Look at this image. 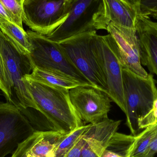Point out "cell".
I'll use <instances>...</instances> for the list:
<instances>
[{"instance_id":"obj_1","label":"cell","mask_w":157,"mask_h":157,"mask_svg":"<svg viewBox=\"0 0 157 157\" xmlns=\"http://www.w3.org/2000/svg\"><path fill=\"white\" fill-rule=\"evenodd\" d=\"M122 72L126 124L131 135L136 136L142 129L157 124L154 114L157 88L151 74L141 77L124 68Z\"/></svg>"},{"instance_id":"obj_2","label":"cell","mask_w":157,"mask_h":157,"mask_svg":"<svg viewBox=\"0 0 157 157\" xmlns=\"http://www.w3.org/2000/svg\"><path fill=\"white\" fill-rule=\"evenodd\" d=\"M40 112L56 131L68 134L85 125L71 102L69 90L51 86L25 77L23 79Z\"/></svg>"},{"instance_id":"obj_3","label":"cell","mask_w":157,"mask_h":157,"mask_svg":"<svg viewBox=\"0 0 157 157\" xmlns=\"http://www.w3.org/2000/svg\"><path fill=\"white\" fill-rule=\"evenodd\" d=\"M26 32L31 45L29 55L33 69L66 76L94 86L74 64L59 43L32 30Z\"/></svg>"},{"instance_id":"obj_4","label":"cell","mask_w":157,"mask_h":157,"mask_svg":"<svg viewBox=\"0 0 157 157\" xmlns=\"http://www.w3.org/2000/svg\"><path fill=\"white\" fill-rule=\"evenodd\" d=\"M0 52L12 87L11 103L21 111L28 108L38 111L28 88L23 81L33 70L29 55L23 52L1 29Z\"/></svg>"},{"instance_id":"obj_5","label":"cell","mask_w":157,"mask_h":157,"mask_svg":"<svg viewBox=\"0 0 157 157\" xmlns=\"http://www.w3.org/2000/svg\"><path fill=\"white\" fill-rule=\"evenodd\" d=\"M109 23L105 15L102 0H74L66 20L46 36L60 43L79 34L106 30Z\"/></svg>"},{"instance_id":"obj_6","label":"cell","mask_w":157,"mask_h":157,"mask_svg":"<svg viewBox=\"0 0 157 157\" xmlns=\"http://www.w3.org/2000/svg\"><path fill=\"white\" fill-rule=\"evenodd\" d=\"M74 1L24 0L22 5L23 22L32 31L48 36L66 20Z\"/></svg>"},{"instance_id":"obj_7","label":"cell","mask_w":157,"mask_h":157,"mask_svg":"<svg viewBox=\"0 0 157 157\" xmlns=\"http://www.w3.org/2000/svg\"><path fill=\"white\" fill-rule=\"evenodd\" d=\"M96 32L79 34L59 44L74 64L92 85L108 93L106 80L91 47Z\"/></svg>"},{"instance_id":"obj_8","label":"cell","mask_w":157,"mask_h":157,"mask_svg":"<svg viewBox=\"0 0 157 157\" xmlns=\"http://www.w3.org/2000/svg\"><path fill=\"white\" fill-rule=\"evenodd\" d=\"M91 47L104 76L108 94L124 113L126 105L124 93L122 63L115 52L108 44L105 36L95 33Z\"/></svg>"},{"instance_id":"obj_9","label":"cell","mask_w":157,"mask_h":157,"mask_svg":"<svg viewBox=\"0 0 157 157\" xmlns=\"http://www.w3.org/2000/svg\"><path fill=\"white\" fill-rule=\"evenodd\" d=\"M36 132L15 105L0 103V157L13 154L19 145Z\"/></svg>"},{"instance_id":"obj_10","label":"cell","mask_w":157,"mask_h":157,"mask_svg":"<svg viewBox=\"0 0 157 157\" xmlns=\"http://www.w3.org/2000/svg\"><path fill=\"white\" fill-rule=\"evenodd\" d=\"M71 102L85 125L108 119L112 101L108 93L92 86H78L69 90Z\"/></svg>"},{"instance_id":"obj_11","label":"cell","mask_w":157,"mask_h":157,"mask_svg":"<svg viewBox=\"0 0 157 157\" xmlns=\"http://www.w3.org/2000/svg\"><path fill=\"white\" fill-rule=\"evenodd\" d=\"M106 30L109 33L105 36L106 40L120 58L124 68L141 77H147L148 74L141 63L136 30L110 22Z\"/></svg>"},{"instance_id":"obj_12","label":"cell","mask_w":157,"mask_h":157,"mask_svg":"<svg viewBox=\"0 0 157 157\" xmlns=\"http://www.w3.org/2000/svg\"><path fill=\"white\" fill-rule=\"evenodd\" d=\"M142 65L157 76V22L140 14L136 27Z\"/></svg>"},{"instance_id":"obj_13","label":"cell","mask_w":157,"mask_h":157,"mask_svg":"<svg viewBox=\"0 0 157 157\" xmlns=\"http://www.w3.org/2000/svg\"><path fill=\"white\" fill-rule=\"evenodd\" d=\"M121 121L108 119L90 124L87 139L80 157H101L112 136L117 132Z\"/></svg>"},{"instance_id":"obj_14","label":"cell","mask_w":157,"mask_h":157,"mask_svg":"<svg viewBox=\"0 0 157 157\" xmlns=\"http://www.w3.org/2000/svg\"><path fill=\"white\" fill-rule=\"evenodd\" d=\"M67 135L58 131H36L22 144L30 156L53 157L57 146Z\"/></svg>"},{"instance_id":"obj_15","label":"cell","mask_w":157,"mask_h":157,"mask_svg":"<svg viewBox=\"0 0 157 157\" xmlns=\"http://www.w3.org/2000/svg\"><path fill=\"white\" fill-rule=\"evenodd\" d=\"M109 22L120 26L136 30L140 13L122 0H102Z\"/></svg>"},{"instance_id":"obj_16","label":"cell","mask_w":157,"mask_h":157,"mask_svg":"<svg viewBox=\"0 0 157 157\" xmlns=\"http://www.w3.org/2000/svg\"><path fill=\"white\" fill-rule=\"evenodd\" d=\"M25 77L51 86L69 90L78 86L85 85L73 78L44 71L36 68L33 69L31 73Z\"/></svg>"},{"instance_id":"obj_17","label":"cell","mask_w":157,"mask_h":157,"mask_svg":"<svg viewBox=\"0 0 157 157\" xmlns=\"http://www.w3.org/2000/svg\"><path fill=\"white\" fill-rule=\"evenodd\" d=\"M0 29L24 53L29 54L31 45L26 31L13 22L0 17Z\"/></svg>"},{"instance_id":"obj_18","label":"cell","mask_w":157,"mask_h":157,"mask_svg":"<svg viewBox=\"0 0 157 157\" xmlns=\"http://www.w3.org/2000/svg\"><path fill=\"white\" fill-rule=\"evenodd\" d=\"M157 131V124L147 127L135 136L134 141L129 149L127 157H144Z\"/></svg>"},{"instance_id":"obj_19","label":"cell","mask_w":157,"mask_h":157,"mask_svg":"<svg viewBox=\"0 0 157 157\" xmlns=\"http://www.w3.org/2000/svg\"><path fill=\"white\" fill-rule=\"evenodd\" d=\"M135 136L115 132L106 147V150L121 157H127L128 151L134 141Z\"/></svg>"},{"instance_id":"obj_20","label":"cell","mask_w":157,"mask_h":157,"mask_svg":"<svg viewBox=\"0 0 157 157\" xmlns=\"http://www.w3.org/2000/svg\"><path fill=\"white\" fill-rule=\"evenodd\" d=\"M90 124L78 127L66 136L57 146L53 157H65Z\"/></svg>"},{"instance_id":"obj_21","label":"cell","mask_w":157,"mask_h":157,"mask_svg":"<svg viewBox=\"0 0 157 157\" xmlns=\"http://www.w3.org/2000/svg\"><path fill=\"white\" fill-rule=\"evenodd\" d=\"M24 0H0V2L12 17L13 22L23 28L22 5Z\"/></svg>"},{"instance_id":"obj_22","label":"cell","mask_w":157,"mask_h":157,"mask_svg":"<svg viewBox=\"0 0 157 157\" xmlns=\"http://www.w3.org/2000/svg\"><path fill=\"white\" fill-rule=\"evenodd\" d=\"M0 89L9 102L12 100V87L6 73L2 54L0 52Z\"/></svg>"},{"instance_id":"obj_23","label":"cell","mask_w":157,"mask_h":157,"mask_svg":"<svg viewBox=\"0 0 157 157\" xmlns=\"http://www.w3.org/2000/svg\"><path fill=\"white\" fill-rule=\"evenodd\" d=\"M140 14L144 16H152L157 13V0H141Z\"/></svg>"},{"instance_id":"obj_24","label":"cell","mask_w":157,"mask_h":157,"mask_svg":"<svg viewBox=\"0 0 157 157\" xmlns=\"http://www.w3.org/2000/svg\"><path fill=\"white\" fill-rule=\"evenodd\" d=\"M87 129L65 157H80L87 139Z\"/></svg>"},{"instance_id":"obj_25","label":"cell","mask_w":157,"mask_h":157,"mask_svg":"<svg viewBox=\"0 0 157 157\" xmlns=\"http://www.w3.org/2000/svg\"><path fill=\"white\" fill-rule=\"evenodd\" d=\"M156 154H157V131L151 141L148 151L144 157H154V156Z\"/></svg>"},{"instance_id":"obj_26","label":"cell","mask_w":157,"mask_h":157,"mask_svg":"<svg viewBox=\"0 0 157 157\" xmlns=\"http://www.w3.org/2000/svg\"><path fill=\"white\" fill-rule=\"evenodd\" d=\"M11 157H33L28 155L27 154L25 149L22 143L19 145L17 150L13 153Z\"/></svg>"},{"instance_id":"obj_27","label":"cell","mask_w":157,"mask_h":157,"mask_svg":"<svg viewBox=\"0 0 157 157\" xmlns=\"http://www.w3.org/2000/svg\"><path fill=\"white\" fill-rule=\"evenodd\" d=\"M131 7L136 9L140 13V4L141 0H122Z\"/></svg>"},{"instance_id":"obj_28","label":"cell","mask_w":157,"mask_h":157,"mask_svg":"<svg viewBox=\"0 0 157 157\" xmlns=\"http://www.w3.org/2000/svg\"><path fill=\"white\" fill-rule=\"evenodd\" d=\"M0 17H4L13 22L12 17L0 2Z\"/></svg>"},{"instance_id":"obj_29","label":"cell","mask_w":157,"mask_h":157,"mask_svg":"<svg viewBox=\"0 0 157 157\" xmlns=\"http://www.w3.org/2000/svg\"><path fill=\"white\" fill-rule=\"evenodd\" d=\"M101 157H121L112 152L105 149L102 153Z\"/></svg>"},{"instance_id":"obj_30","label":"cell","mask_w":157,"mask_h":157,"mask_svg":"<svg viewBox=\"0 0 157 157\" xmlns=\"http://www.w3.org/2000/svg\"><path fill=\"white\" fill-rule=\"evenodd\" d=\"M154 114H155V117L157 120V109L154 108Z\"/></svg>"},{"instance_id":"obj_31","label":"cell","mask_w":157,"mask_h":157,"mask_svg":"<svg viewBox=\"0 0 157 157\" xmlns=\"http://www.w3.org/2000/svg\"><path fill=\"white\" fill-rule=\"evenodd\" d=\"M152 17L154 19L157 20V13L154 14L153 15H152Z\"/></svg>"},{"instance_id":"obj_32","label":"cell","mask_w":157,"mask_h":157,"mask_svg":"<svg viewBox=\"0 0 157 157\" xmlns=\"http://www.w3.org/2000/svg\"><path fill=\"white\" fill-rule=\"evenodd\" d=\"M67 1H74V0H67Z\"/></svg>"}]
</instances>
